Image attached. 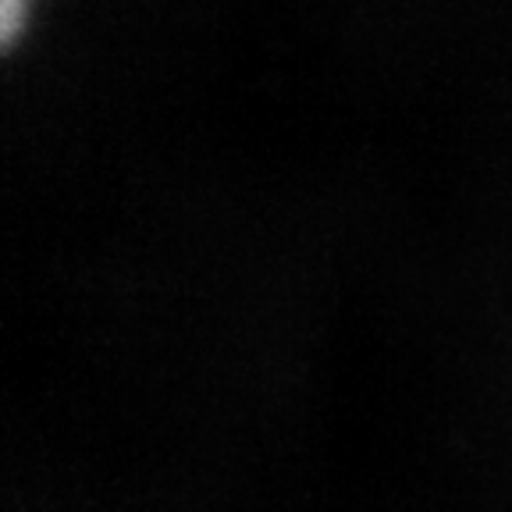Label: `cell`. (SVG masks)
Returning a JSON list of instances; mask_svg holds the SVG:
<instances>
[{
	"label": "cell",
	"mask_w": 512,
	"mask_h": 512,
	"mask_svg": "<svg viewBox=\"0 0 512 512\" xmlns=\"http://www.w3.org/2000/svg\"><path fill=\"white\" fill-rule=\"evenodd\" d=\"M22 11H25V0H4V36H8V40L18 32Z\"/></svg>",
	"instance_id": "obj_1"
}]
</instances>
